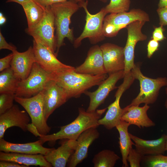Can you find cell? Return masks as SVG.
<instances>
[{"label": "cell", "mask_w": 167, "mask_h": 167, "mask_svg": "<svg viewBox=\"0 0 167 167\" xmlns=\"http://www.w3.org/2000/svg\"><path fill=\"white\" fill-rule=\"evenodd\" d=\"M107 108L97 109L93 112H88L82 108L78 109L79 114L71 123L60 127V130L56 133L39 137L43 144L47 142H55L63 139L77 140L80 134L87 129L92 127H97L99 125L98 120Z\"/></svg>", "instance_id": "1"}, {"label": "cell", "mask_w": 167, "mask_h": 167, "mask_svg": "<svg viewBox=\"0 0 167 167\" xmlns=\"http://www.w3.org/2000/svg\"><path fill=\"white\" fill-rule=\"evenodd\" d=\"M75 68L52 73V79L66 91L69 99L78 98L92 87L99 86L107 77V74L92 75L77 73Z\"/></svg>", "instance_id": "2"}, {"label": "cell", "mask_w": 167, "mask_h": 167, "mask_svg": "<svg viewBox=\"0 0 167 167\" xmlns=\"http://www.w3.org/2000/svg\"><path fill=\"white\" fill-rule=\"evenodd\" d=\"M54 18L57 57L60 48L64 45V41L67 38L72 43L75 40L72 29L70 25L72 15L76 12L80 6L78 2L69 0L49 6Z\"/></svg>", "instance_id": "3"}, {"label": "cell", "mask_w": 167, "mask_h": 167, "mask_svg": "<svg viewBox=\"0 0 167 167\" xmlns=\"http://www.w3.org/2000/svg\"><path fill=\"white\" fill-rule=\"evenodd\" d=\"M131 72L135 79L139 81L140 88L139 93L129 105L139 106L142 103H154L158 97L161 89L167 86V78L159 77L152 79L147 77L143 74L139 66L135 64Z\"/></svg>", "instance_id": "4"}, {"label": "cell", "mask_w": 167, "mask_h": 167, "mask_svg": "<svg viewBox=\"0 0 167 167\" xmlns=\"http://www.w3.org/2000/svg\"><path fill=\"white\" fill-rule=\"evenodd\" d=\"M78 3L80 7L83 8L86 13V23L83 32L73 43L75 48L79 47L82 40L86 38H88L92 44H96L105 39V37L103 32V20L107 14L104 7L95 14L90 13L87 8V0Z\"/></svg>", "instance_id": "5"}, {"label": "cell", "mask_w": 167, "mask_h": 167, "mask_svg": "<svg viewBox=\"0 0 167 167\" xmlns=\"http://www.w3.org/2000/svg\"><path fill=\"white\" fill-rule=\"evenodd\" d=\"M136 20L149 22V15L144 11L138 8L132 9L129 11L110 13L106 15L104 19V35L105 37L115 36L120 30Z\"/></svg>", "instance_id": "6"}, {"label": "cell", "mask_w": 167, "mask_h": 167, "mask_svg": "<svg viewBox=\"0 0 167 167\" xmlns=\"http://www.w3.org/2000/svg\"><path fill=\"white\" fill-rule=\"evenodd\" d=\"M52 80V73L47 72L35 62L28 76L19 82L15 96L26 98L34 96L42 91Z\"/></svg>", "instance_id": "7"}, {"label": "cell", "mask_w": 167, "mask_h": 167, "mask_svg": "<svg viewBox=\"0 0 167 167\" xmlns=\"http://www.w3.org/2000/svg\"><path fill=\"white\" fill-rule=\"evenodd\" d=\"M15 101L21 105L29 115L32 121L41 135L48 134L51 128L47 123L44 114L43 90L29 98L15 96Z\"/></svg>", "instance_id": "8"}, {"label": "cell", "mask_w": 167, "mask_h": 167, "mask_svg": "<svg viewBox=\"0 0 167 167\" xmlns=\"http://www.w3.org/2000/svg\"><path fill=\"white\" fill-rule=\"evenodd\" d=\"M135 79L131 71L125 75L122 83L118 87L115 93V101L108 107V110L104 117L98 120V123L99 125H103L106 129L110 130L115 127L118 123L125 111V108L122 109L120 107V98L123 93L130 87Z\"/></svg>", "instance_id": "9"}, {"label": "cell", "mask_w": 167, "mask_h": 167, "mask_svg": "<svg viewBox=\"0 0 167 167\" xmlns=\"http://www.w3.org/2000/svg\"><path fill=\"white\" fill-rule=\"evenodd\" d=\"M55 31L54 18L50 6L45 7L44 16L35 27L32 29L26 28L25 29L27 33L33 39L38 40L55 55L57 45Z\"/></svg>", "instance_id": "10"}, {"label": "cell", "mask_w": 167, "mask_h": 167, "mask_svg": "<svg viewBox=\"0 0 167 167\" xmlns=\"http://www.w3.org/2000/svg\"><path fill=\"white\" fill-rule=\"evenodd\" d=\"M32 47L36 62L49 73H56L75 68L59 61L49 48L37 39H33Z\"/></svg>", "instance_id": "11"}, {"label": "cell", "mask_w": 167, "mask_h": 167, "mask_svg": "<svg viewBox=\"0 0 167 167\" xmlns=\"http://www.w3.org/2000/svg\"><path fill=\"white\" fill-rule=\"evenodd\" d=\"M143 21L136 20L128 25L126 28L127 31V37L124 47L125 66V75L129 72L135 65L134 63V51L137 43L147 39L146 35L142 32L143 27L145 23Z\"/></svg>", "instance_id": "12"}, {"label": "cell", "mask_w": 167, "mask_h": 167, "mask_svg": "<svg viewBox=\"0 0 167 167\" xmlns=\"http://www.w3.org/2000/svg\"><path fill=\"white\" fill-rule=\"evenodd\" d=\"M124 71H120L110 75L98 86L95 91L90 92L86 91L84 94L90 99L89 105L86 111L93 112L104 102L109 93L117 88V82L123 78L125 76Z\"/></svg>", "instance_id": "13"}, {"label": "cell", "mask_w": 167, "mask_h": 167, "mask_svg": "<svg viewBox=\"0 0 167 167\" xmlns=\"http://www.w3.org/2000/svg\"><path fill=\"white\" fill-rule=\"evenodd\" d=\"M43 91L44 114L47 120L54 111L69 98L65 90L53 80L47 83Z\"/></svg>", "instance_id": "14"}, {"label": "cell", "mask_w": 167, "mask_h": 167, "mask_svg": "<svg viewBox=\"0 0 167 167\" xmlns=\"http://www.w3.org/2000/svg\"><path fill=\"white\" fill-rule=\"evenodd\" d=\"M100 46L107 73L109 75L124 71L125 66L124 48L110 43H105Z\"/></svg>", "instance_id": "15"}, {"label": "cell", "mask_w": 167, "mask_h": 167, "mask_svg": "<svg viewBox=\"0 0 167 167\" xmlns=\"http://www.w3.org/2000/svg\"><path fill=\"white\" fill-rule=\"evenodd\" d=\"M75 71L79 73L92 75L107 74L100 46L95 45L91 47L84 61L75 68Z\"/></svg>", "instance_id": "16"}, {"label": "cell", "mask_w": 167, "mask_h": 167, "mask_svg": "<svg viewBox=\"0 0 167 167\" xmlns=\"http://www.w3.org/2000/svg\"><path fill=\"white\" fill-rule=\"evenodd\" d=\"M30 119L26 111L20 110L17 105H14L10 109L0 114V139L3 138L6 130L12 127H18L26 131Z\"/></svg>", "instance_id": "17"}, {"label": "cell", "mask_w": 167, "mask_h": 167, "mask_svg": "<svg viewBox=\"0 0 167 167\" xmlns=\"http://www.w3.org/2000/svg\"><path fill=\"white\" fill-rule=\"evenodd\" d=\"M97 128H90L79 136L77 139L76 148L68 161V166L75 167L86 158L89 147L99 137L100 133Z\"/></svg>", "instance_id": "18"}, {"label": "cell", "mask_w": 167, "mask_h": 167, "mask_svg": "<svg viewBox=\"0 0 167 167\" xmlns=\"http://www.w3.org/2000/svg\"><path fill=\"white\" fill-rule=\"evenodd\" d=\"M12 52L13 56L11 67L18 79L20 80L24 79L28 76L33 64L36 62L33 47L30 46L23 52L17 50Z\"/></svg>", "instance_id": "19"}, {"label": "cell", "mask_w": 167, "mask_h": 167, "mask_svg": "<svg viewBox=\"0 0 167 167\" xmlns=\"http://www.w3.org/2000/svg\"><path fill=\"white\" fill-rule=\"evenodd\" d=\"M43 144L40 139L32 142L17 143H10L2 138L0 139V151L6 152L41 154L45 156L54 148L44 147Z\"/></svg>", "instance_id": "20"}, {"label": "cell", "mask_w": 167, "mask_h": 167, "mask_svg": "<svg viewBox=\"0 0 167 167\" xmlns=\"http://www.w3.org/2000/svg\"><path fill=\"white\" fill-rule=\"evenodd\" d=\"M150 108L148 105L145 104L142 107L127 105L125 107V111L121 120L136 126L140 128L154 126L155 123L148 117L147 112Z\"/></svg>", "instance_id": "21"}, {"label": "cell", "mask_w": 167, "mask_h": 167, "mask_svg": "<svg viewBox=\"0 0 167 167\" xmlns=\"http://www.w3.org/2000/svg\"><path fill=\"white\" fill-rule=\"evenodd\" d=\"M77 144V140L68 139L57 149L55 148L44 156L47 161L54 167H65L74 153Z\"/></svg>", "instance_id": "22"}, {"label": "cell", "mask_w": 167, "mask_h": 167, "mask_svg": "<svg viewBox=\"0 0 167 167\" xmlns=\"http://www.w3.org/2000/svg\"><path fill=\"white\" fill-rule=\"evenodd\" d=\"M134 142L135 149L143 156L164 154L166 150V135H162L159 138L152 140L143 139L129 133Z\"/></svg>", "instance_id": "23"}, {"label": "cell", "mask_w": 167, "mask_h": 167, "mask_svg": "<svg viewBox=\"0 0 167 167\" xmlns=\"http://www.w3.org/2000/svg\"><path fill=\"white\" fill-rule=\"evenodd\" d=\"M0 160L14 162L28 167L30 165L52 167L46 160L44 156L41 154H31L0 151Z\"/></svg>", "instance_id": "24"}, {"label": "cell", "mask_w": 167, "mask_h": 167, "mask_svg": "<svg viewBox=\"0 0 167 167\" xmlns=\"http://www.w3.org/2000/svg\"><path fill=\"white\" fill-rule=\"evenodd\" d=\"M130 125L129 123L120 120L115 127L119 135L118 143L122 156V167H124L129 166L127 160V156L130 149L135 145L128 132V128Z\"/></svg>", "instance_id": "25"}, {"label": "cell", "mask_w": 167, "mask_h": 167, "mask_svg": "<svg viewBox=\"0 0 167 167\" xmlns=\"http://www.w3.org/2000/svg\"><path fill=\"white\" fill-rule=\"evenodd\" d=\"M22 6L25 13L28 29L35 27L43 19L45 12L43 7L36 0H31L23 3Z\"/></svg>", "instance_id": "26"}, {"label": "cell", "mask_w": 167, "mask_h": 167, "mask_svg": "<svg viewBox=\"0 0 167 167\" xmlns=\"http://www.w3.org/2000/svg\"><path fill=\"white\" fill-rule=\"evenodd\" d=\"M20 81L15 76L11 67L1 72L0 94L11 93L15 94Z\"/></svg>", "instance_id": "27"}, {"label": "cell", "mask_w": 167, "mask_h": 167, "mask_svg": "<svg viewBox=\"0 0 167 167\" xmlns=\"http://www.w3.org/2000/svg\"><path fill=\"white\" fill-rule=\"evenodd\" d=\"M119 159V156L113 151L105 149L96 154L92 161L94 167H113Z\"/></svg>", "instance_id": "28"}, {"label": "cell", "mask_w": 167, "mask_h": 167, "mask_svg": "<svg viewBox=\"0 0 167 167\" xmlns=\"http://www.w3.org/2000/svg\"><path fill=\"white\" fill-rule=\"evenodd\" d=\"M131 3V0H110L109 4L104 8L107 14L127 11Z\"/></svg>", "instance_id": "29"}, {"label": "cell", "mask_w": 167, "mask_h": 167, "mask_svg": "<svg viewBox=\"0 0 167 167\" xmlns=\"http://www.w3.org/2000/svg\"><path fill=\"white\" fill-rule=\"evenodd\" d=\"M141 161L147 167H167V156L161 154L144 156Z\"/></svg>", "instance_id": "30"}, {"label": "cell", "mask_w": 167, "mask_h": 167, "mask_svg": "<svg viewBox=\"0 0 167 167\" xmlns=\"http://www.w3.org/2000/svg\"><path fill=\"white\" fill-rule=\"evenodd\" d=\"M15 94L11 93H2L0 95V114L6 112L14 105Z\"/></svg>", "instance_id": "31"}, {"label": "cell", "mask_w": 167, "mask_h": 167, "mask_svg": "<svg viewBox=\"0 0 167 167\" xmlns=\"http://www.w3.org/2000/svg\"><path fill=\"white\" fill-rule=\"evenodd\" d=\"M143 156L135 149L131 148L129 151L127 160L131 167H139Z\"/></svg>", "instance_id": "32"}, {"label": "cell", "mask_w": 167, "mask_h": 167, "mask_svg": "<svg viewBox=\"0 0 167 167\" xmlns=\"http://www.w3.org/2000/svg\"><path fill=\"white\" fill-rule=\"evenodd\" d=\"M159 18V25L161 26L167 25V6L158 8L156 10Z\"/></svg>", "instance_id": "33"}, {"label": "cell", "mask_w": 167, "mask_h": 167, "mask_svg": "<svg viewBox=\"0 0 167 167\" xmlns=\"http://www.w3.org/2000/svg\"><path fill=\"white\" fill-rule=\"evenodd\" d=\"M159 46V42L152 39L150 40L147 45V57L150 58L153 54L158 50Z\"/></svg>", "instance_id": "34"}, {"label": "cell", "mask_w": 167, "mask_h": 167, "mask_svg": "<svg viewBox=\"0 0 167 167\" xmlns=\"http://www.w3.org/2000/svg\"><path fill=\"white\" fill-rule=\"evenodd\" d=\"M13 56V52L0 59V71L11 67V63Z\"/></svg>", "instance_id": "35"}, {"label": "cell", "mask_w": 167, "mask_h": 167, "mask_svg": "<svg viewBox=\"0 0 167 167\" xmlns=\"http://www.w3.org/2000/svg\"><path fill=\"white\" fill-rule=\"evenodd\" d=\"M164 31V29L162 26L155 28L152 32V39L159 42L164 40L166 39L163 33Z\"/></svg>", "instance_id": "36"}, {"label": "cell", "mask_w": 167, "mask_h": 167, "mask_svg": "<svg viewBox=\"0 0 167 167\" xmlns=\"http://www.w3.org/2000/svg\"><path fill=\"white\" fill-rule=\"evenodd\" d=\"M7 49L12 52L17 50L15 46L8 43L5 39L1 31H0V49Z\"/></svg>", "instance_id": "37"}, {"label": "cell", "mask_w": 167, "mask_h": 167, "mask_svg": "<svg viewBox=\"0 0 167 167\" xmlns=\"http://www.w3.org/2000/svg\"><path fill=\"white\" fill-rule=\"evenodd\" d=\"M42 6L46 7L53 4L63 2L69 0H36ZM78 2L85 1L86 0H73Z\"/></svg>", "instance_id": "38"}, {"label": "cell", "mask_w": 167, "mask_h": 167, "mask_svg": "<svg viewBox=\"0 0 167 167\" xmlns=\"http://www.w3.org/2000/svg\"><path fill=\"white\" fill-rule=\"evenodd\" d=\"M0 167H28V166L17 163L9 161H0Z\"/></svg>", "instance_id": "39"}, {"label": "cell", "mask_w": 167, "mask_h": 167, "mask_svg": "<svg viewBox=\"0 0 167 167\" xmlns=\"http://www.w3.org/2000/svg\"><path fill=\"white\" fill-rule=\"evenodd\" d=\"M27 131L32 134L36 137H40L41 134L39 132L36 127L32 122L28 123L27 126Z\"/></svg>", "instance_id": "40"}, {"label": "cell", "mask_w": 167, "mask_h": 167, "mask_svg": "<svg viewBox=\"0 0 167 167\" xmlns=\"http://www.w3.org/2000/svg\"><path fill=\"white\" fill-rule=\"evenodd\" d=\"M30 0H7L6 2V3L15 2L18 3L21 5L24 2Z\"/></svg>", "instance_id": "41"}, {"label": "cell", "mask_w": 167, "mask_h": 167, "mask_svg": "<svg viewBox=\"0 0 167 167\" xmlns=\"http://www.w3.org/2000/svg\"><path fill=\"white\" fill-rule=\"evenodd\" d=\"M158 6V8L167 6V0H159Z\"/></svg>", "instance_id": "42"}, {"label": "cell", "mask_w": 167, "mask_h": 167, "mask_svg": "<svg viewBox=\"0 0 167 167\" xmlns=\"http://www.w3.org/2000/svg\"><path fill=\"white\" fill-rule=\"evenodd\" d=\"M6 19L2 12L0 13V25L2 26L6 22Z\"/></svg>", "instance_id": "43"}, {"label": "cell", "mask_w": 167, "mask_h": 167, "mask_svg": "<svg viewBox=\"0 0 167 167\" xmlns=\"http://www.w3.org/2000/svg\"><path fill=\"white\" fill-rule=\"evenodd\" d=\"M165 93L167 96V87H166L165 89ZM165 106L166 108L167 109V98L165 100Z\"/></svg>", "instance_id": "44"}, {"label": "cell", "mask_w": 167, "mask_h": 167, "mask_svg": "<svg viewBox=\"0 0 167 167\" xmlns=\"http://www.w3.org/2000/svg\"><path fill=\"white\" fill-rule=\"evenodd\" d=\"M100 1L104 2V3H105L107 2L108 0H99Z\"/></svg>", "instance_id": "45"}, {"label": "cell", "mask_w": 167, "mask_h": 167, "mask_svg": "<svg viewBox=\"0 0 167 167\" xmlns=\"http://www.w3.org/2000/svg\"><path fill=\"white\" fill-rule=\"evenodd\" d=\"M166 151H167V135H166Z\"/></svg>", "instance_id": "46"}]
</instances>
